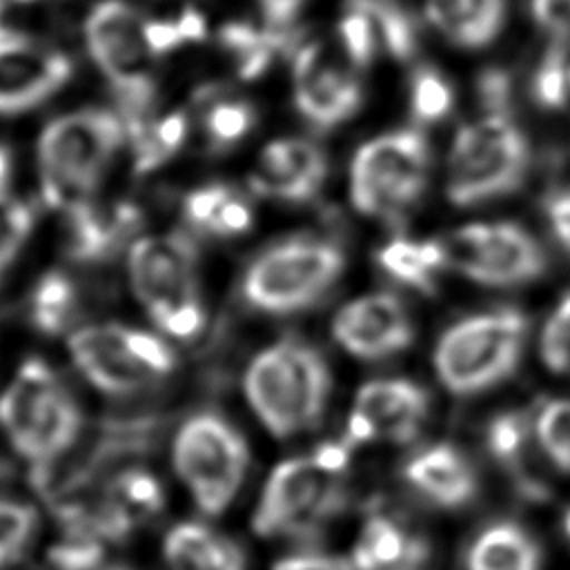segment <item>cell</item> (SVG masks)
<instances>
[{"instance_id": "obj_52", "label": "cell", "mask_w": 570, "mask_h": 570, "mask_svg": "<svg viewBox=\"0 0 570 570\" xmlns=\"http://www.w3.org/2000/svg\"><path fill=\"white\" fill-rule=\"evenodd\" d=\"M566 534L570 537V512L566 514Z\"/></svg>"}, {"instance_id": "obj_28", "label": "cell", "mask_w": 570, "mask_h": 570, "mask_svg": "<svg viewBox=\"0 0 570 570\" xmlns=\"http://www.w3.org/2000/svg\"><path fill=\"white\" fill-rule=\"evenodd\" d=\"M38 517L31 505L0 499V568L16 561L31 543Z\"/></svg>"}, {"instance_id": "obj_14", "label": "cell", "mask_w": 570, "mask_h": 570, "mask_svg": "<svg viewBox=\"0 0 570 570\" xmlns=\"http://www.w3.org/2000/svg\"><path fill=\"white\" fill-rule=\"evenodd\" d=\"M294 98L307 120L332 127L356 111L361 87L352 71L327 53L325 45L309 42L294 62Z\"/></svg>"}, {"instance_id": "obj_47", "label": "cell", "mask_w": 570, "mask_h": 570, "mask_svg": "<svg viewBox=\"0 0 570 570\" xmlns=\"http://www.w3.org/2000/svg\"><path fill=\"white\" fill-rule=\"evenodd\" d=\"M265 22V29L272 31H289V24L294 20V16L298 13L303 0H258Z\"/></svg>"}, {"instance_id": "obj_36", "label": "cell", "mask_w": 570, "mask_h": 570, "mask_svg": "<svg viewBox=\"0 0 570 570\" xmlns=\"http://www.w3.org/2000/svg\"><path fill=\"white\" fill-rule=\"evenodd\" d=\"M541 356L552 372H570V294L543 327Z\"/></svg>"}, {"instance_id": "obj_29", "label": "cell", "mask_w": 570, "mask_h": 570, "mask_svg": "<svg viewBox=\"0 0 570 570\" xmlns=\"http://www.w3.org/2000/svg\"><path fill=\"white\" fill-rule=\"evenodd\" d=\"M338 33H341L345 56L350 58L352 65L363 67L372 60L379 42V33H376L374 18L363 0L347 2L345 16L341 18V24H338Z\"/></svg>"}, {"instance_id": "obj_40", "label": "cell", "mask_w": 570, "mask_h": 570, "mask_svg": "<svg viewBox=\"0 0 570 570\" xmlns=\"http://www.w3.org/2000/svg\"><path fill=\"white\" fill-rule=\"evenodd\" d=\"M548 225L561 247L570 254V189H554L543 200Z\"/></svg>"}, {"instance_id": "obj_22", "label": "cell", "mask_w": 570, "mask_h": 570, "mask_svg": "<svg viewBox=\"0 0 570 570\" xmlns=\"http://www.w3.org/2000/svg\"><path fill=\"white\" fill-rule=\"evenodd\" d=\"M425 548L407 537L394 521L372 517L352 554L356 570H414L421 566Z\"/></svg>"}, {"instance_id": "obj_10", "label": "cell", "mask_w": 570, "mask_h": 570, "mask_svg": "<svg viewBox=\"0 0 570 570\" xmlns=\"http://www.w3.org/2000/svg\"><path fill=\"white\" fill-rule=\"evenodd\" d=\"M338 472L314 456L289 459L269 474L252 525L261 537H307L343 505Z\"/></svg>"}, {"instance_id": "obj_23", "label": "cell", "mask_w": 570, "mask_h": 570, "mask_svg": "<svg viewBox=\"0 0 570 570\" xmlns=\"http://www.w3.org/2000/svg\"><path fill=\"white\" fill-rule=\"evenodd\" d=\"M470 570H539L534 541L512 523H497L481 532L468 554Z\"/></svg>"}, {"instance_id": "obj_1", "label": "cell", "mask_w": 570, "mask_h": 570, "mask_svg": "<svg viewBox=\"0 0 570 570\" xmlns=\"http://www.w3.org/2000/svg\"><path fill=\"white\" fill-rule=\"evenodd\" d=\"M125 134L122 118L105 109L76 111L49 122L38 142L45 203L71 209L89 200Z\"/></svg>"}, {"instance_id": "obj_11", "label": "cell", "mask_w": 570, "mask_h": 570, "mask_svg": "<svg viewBox=\"0 0 570 570\" xmlns=\"http://www.w3.org/2000/svg\"><path fill=\"white\" fill-rule=\"evenodd\" d=\"M441 245L448 265L483 285H519L546 269L541 247L512 223H474Z\"/></svg>"}, {"instance_id": "obj_7", "label": "cell", "mask_w": 570, "mask_h": 570, "mask_svg": "<svg viewBox=\"0 0 570 570\" xmlns=\"http://www.w3.org/2000/svg\"><path fill=\"white\" fill-rule=\"evenodd\" d=\"M428 145L414 129L379 136L363 145L350 171V196L367 216L396 218L419 200L428 180Z\"/></svg>"}, {"instance_id": "obj_41", "label": "cell", "mask_w": 570, "mask_h": 570, "mask_svg": "<svg viewBox=\"0 0 570 570\" xmlns=\"http://www.w3.org/2000/svg\"><path fill=\"white\" fill-rule=\"evenodd\" d=\"M203 325V307L198 305L196 298L185 301L180 305H176L160 323V327L178 338H187L194 336Z\"/></svg>"}, {"instance_id": "obj_20", "label": "cell", "mask_w": 570, "mask_h": 570, "mask_svg": "<svg viewBox=\"0 0 570 570\" xmlns=\"http://www.w3.org/2000/svg\"><path fill=\"white\" fill-rule=\"evenodd\" d=\"M163 552L171 570H247L234 541L196 521L176 523L165 537Z\"/></svg>"}, {"instance_id": "obj_42", "label": "cell", "mask_w": 570, "mask_h": 570, "mask_svg": "<svg viewBox=\"0 0 570 570\" xmlns=\"http://www.w3.org/2000/svg\"><path fill=\"white\" fill-rule=\"evenodd\" d=\"M481 100L488 107V114H508V98H510V80L503 71L490 69L479 80Z\"/></svg>"}, {"instance_id": "obj_4", "label": "cell", "mask_w": 570, "mask_h": 570, "mask_svg": "<svg viewBox=\"0 0 570 570\" xmlns=\"http://www.w3.org/2000/svg\"><path fill=\"white\" fill-rule=\"evenodd\" d=\"M91 58L111 80L127 136L145 127L154 102L151 51L145 40V20L122 0H102L85 22Z\"/></svg>"}, {"instance_id": "obj_32", "label": "cell", "mask_w": 570, "mask_h": 570, "mask_svg": "<svg viewBox=\"0 0 570 570\" xmlns=\"http://www.w3.org/2000/svg\"><path fill=\"white\" fill-rule=\"evenodd\" d=\"M102 543L89 532L65 530V537L49 550V563L56 570H96L105 554Z\"/></svg>"}, {"instance_id": "obj_24", "label": "cell", "mask_w": 570, "mask_h": 570, "mask_svg": "<svg viewBox=\"0 0 570 570\" xmlns=\"http://www.w3.org/2000/svg\"><path fill=\"white\" fill-rule=\"evenodd\" d=\"M379 263L394 278L421 292H432L434 272L448 265L443 245L434 240H392L379 252Z\"/></svg>"}, {"instance_id": "obj_50", "label": "cell", "mask_w": 570, "mask_h": 570, "mask_svg": "<svg viewBox=\"0 0 570 570\" xmlns=\"http://www.w3.org/2000/svg\"><path fill=\"white\" fill-rule=\"evenodd\" d=\"M9 171H11V158H9V151L4 147H0V187H4L7 178H9Z\"/></svg>"}, {"instance_id": "obj_54", "label": "cell", "mask_w": 570, "mask_h": 570, "mask_svg": "<svg viewBox=\"0 0 570 570\" xmlns=\"http://www.w3.org/2000/svg\"><path fill=\"white\" fill-rule=\"evenodd\" d=\"M22 2H27V0H22Z\"/></svg>"}, {"instance_id": "obj_5", "label": "cell", "mask_w": 570, "mask_h": 570, "mask_svg": "<svg viewBox=\"0 0 570 570\" xmlns=\"http://www.w3.org/2000/svg\"><path fill=\"white\" fill-rule=\"evenodd\" d=\"M528 142L508 114H488L459 129L448 163V198L456 207L503 196L519 187Z\"/></svg>"}, {"instance_id": "obj_30", "label": "cell", "mask_w": 570, "mask_h": 570, "mask_svg": "<svg viewBox=\"0 0 570 570\" xmlns=\"http://www.w3.org/2000/svg\"><path fill=\"white\" fill-rule=\"evenodd\" d=\"M537 441L554 465L570 472V401H552L539 412Z\"/></svg>"}, {"instance_id": "obj_26", "label": "cell", "mask_w": 570, "mask_h": 570, "mask_svg": "<svg viewBox=\"0 0 570 570\" xmlns=\"http://www.w3.org/2000/svg\"><path fill=\"white\" fill-rule=\"evenodd\" d=\"M370 9L379 40L385 45L387 53L399 60H410L416 51V29L412 18L394 0H363Z\"/></svg>"}, {"instance_id": "obj_38", "label": "cell", "mask_w": 570, "mask_h": 570, "mask_svg": "<svg viewBox=\"0 0 570 570\" xmlns=\"http://www.w3.org/2000/svg\"><path fill=\"white\" fill-rule=\"evenodd\" d=\"M229 198L227 187L223 185H209L203 189H196L185 200V214L187 218L198 227H212L220 205Z\"/></svg>"}, {"instance_id": "obj_27", "label": "cell", "mask_w": 570, "mask_h": 570, "mask_svg": "<svg viewBox=\"0 0 570 570\" xmlns=\"http://www.w3.org/2000/svg\"><path fill=\"white\" fill-rule=\"evenodd\" d=\"M76 303L73 285L62 274H47L33 292V321L42 332H60L71 318Z\"/></svg>"}, {"instance_id": "obj_49", "label": "cell", "mask_w": 570, "mask_h": 570, "mask_svg": "<svg viewBox=\"0 0 570 570\" xmlns=\"http://www.w3.org/2000/svg\"><path fill=\"white\" fill-rule=\"evenodd\" d=\"M176 24H178L183 40H203L207 33L205 18L196 9H185L180 20H176Z\"/></svg>"}, {"instance_id": "obj_31", "label": "cell", "mask_w": 570, "mask_h": 570, "mask_svg": "<svg viewBox=\"0 0 570 570\" xmlns=\"http://www.w3.org/2000/svg\"><path fill=\"white\" fill-rule=\"evenodd\" d=\"M570 91V65L563 40H557L534 73V98L543 107H561Z\"/></svg>"}, {"instance_id": "obj_48", "label": "cell", "mask_w": 570, "mask_h": 570, "mask_svg": "<svg viewBox=\"0 0 570 570\" xmlns=\"http://www.w3.org/2000/svg\"><path fill=\"white\" fill-rule=\"evenodd\" d=\"M325 470L343 474L347 461H350V450L345 443H323L314 454H312Z\"/></svg>"}, {"instance_id": "obj_6", "label": "cell", "mask_w": 570, "mask_h": 570, "mask_svg": "<svg viewBox=\"0 0 570 570\" xmlns=\"http://www.w3.org/2000/svg\"><path fill=\"white\" fill-rule=\"evenodd\" d=\"M525 330V318L514 309L472 316L450 327L434 352L441 383L454 394L492 387L517 367Z\"/></svg>"}, {"instance_id": "obj_3", "label": "cell", "mask_w": 570, "mask_h": 570, "mask_svg": "<svg viewBox=\"0 0 570 570\" xmlns=\"http://www.w3.org/2000/svg\"><path fill=\"white\" fill-rule=\"evenodd\" d=\"M0 423L13 450L33 465L60 459L85 428L76 401L38 358L27 361L0 396Z\"/></svg>"}, {"instance_id": "obj_21", "label": "cell", "mask_w": 570, "mask_h": 570, "mask_svg": "<svg viewBox=\"0 0 570 570\" xmlns=\"http://www.w3.org/2000/svg\"><path fill=\"white\" fill-rule=\"evenodd\" d=\"M430 24L456 47L479 49L503 24V0H425Z\"/></svg>"}, {"instance_id": "obj_18", "label": "cell", "mask_w": 570, "mask_h": 570, "mask_svg": "<svg viewBox=\"0 0 570 570\" xmlns=\"http://www.w3.org/2000/svg\"><path fill=\"white\" fill-rule=\"evenodd\" d=\"M69 254L76 261H105L120 249L125 238L140 225V212L129 203L98 209L89 200L67 209Z\"/></svg>"}, {"instance_id": "obj_37", "label": "cell", "mask_w": 570, "mask_h": 570, "mask_svg": "<svg viewBox=\"0 0 570 570\" xmlns=\"http://www.w3.org/2000/svg\"><path fill=\"white\" fill-rule=\"evenodd\" d=\"M122 336H125L127 350H129L149 372H154L156 376L174 370V365H176L174 352H171L160 338H156L154 334L125 327Z\"/></svg>"}, {"instance_id": "obj_17", "label": "cell", "mask_w": 570, "mask_h": 570, "mask_svg": "<svg viewBox=\"0 0 570 570\" xmlns=\"http://www.w3.org/2000/svg\"><path fill=\"white\" fill-rule=\"evenodd\" d=\"M354 410L370 421L374 439L405 443L428 416V394L410 381H370L358 390Z\"/></svg>"}, {"instance_id": "obj_34", "label": "cell", "mask_w": 570, "mask_h": 570, "mask_svg": "<svg viewBox=\"0 0 570 570\" xmlns=\"http://www.w3.org/2000/svg\"><path fill=\"white\" fill-rule=\"evenodd\" d=\"M452 109L450 85L432 69H421L412 82V111L419 120H441Z\"/></svg>"}, {"instance_id": "obj_45", "label": "cell", "mask_w": 570, "mask_h": 570, "mask_svg": "<svg viewBox=\"0 0 570 570\" xmlns=\"http://www.w3.org/2000/svg\"><path fill=\"white\" fill-rule=\"evenodd\" d=\"M154 136L160 142V147L165 149L167 156L176 154L178 147L183 145L185 136H187V118L180 111H174L169 116H165L163 120L154 122Z\"/></svg>"}, {"instance_id": "obj_53", "label": "cell", "mask_w": 570, "mask_h": 570, "mask_svg": "<svg viewBox=\"0 0 570 570\" xmlns=\"http://www.w3.org/2000/svg\"><path fill=\"white\" fill-rule=\"evenodd\" d=\"M114 570H122V568H114Z\"/></svg>"}, {"instance_id": "obj_9", "label": "cell", "mask_w": 570, "mask_h": 570, "mask_svg": "<svg viewBox=\"0 0 570 570\" xmlns=\"http://www.w3.org/2000/svg\"><path fill=\"white\" fill-rule=\"evenodd\" d=\"M171 459L194 503L205 514H220L243 483L249 452L225 419L198 414L180 428Z\"/></svg>"}, {"instance_id": "obj_25", "label": "cell", "mask_w": 570, "mask_h": 570, "mask_svg": "<svg viewBox=\"0 0 570 570\" xmlns=\"http://www.w3.org/2000/svg\"><path fill=\"white\" fill-rule=\"evenodd\" d=\"M488 445L501 463L519 472L521 483H528L532 490L539 488V481L528 472L530 432L519 414L497 416L488 430Z\"/></svg>"}, {"instance_id": "obj_46", "label": "cell", "mask_w": 570, "mask_h": 570, "mask_svg": "<svg viewBox=\"0 0 570 570\" xmlns=\"http://www.w3.org/2000/svg\"><path fill=\"white\" fill-rule=\"evenodd\" d=\"M145 40H147V47L154 56L171 51L174 47L185 42L180 31H178V24L176 22H165V20L145 22Z\"/></svg>"}, {"instance_id": "obj_15", "label": "cell", "mask_w": 570, "mask_h": 570, "mask_svg": "<svg viewBox=\"0 0 570 570\" xmlns=\"http://www.w3.org/2000/svg\"><path fill=\"white\" fill-rule=\"evenodd\" d=\"M334 338L354 356L383 358L412 341V323L392 294H367L345 305L332 325Z\"/></svg>"}, {"instance_id": "obj_12", "label": "cell", "mask_w": 570, "mask_h": 570, "mask_svg": "<svg viewBox=\"0 0 570 570\" xmlns=\"http://www.w3.org/2000/svg\"><path fill=\"white\" fill-rule=\"evenodd\" d=\"M194 265L196 247L185 234L147 236L131 245V283L158 325L176 305L196 298Z\"/></svg>"}, {"instance_id": "obj_2", "label": "cell", "mask_w": 570, "mask_h": 570, "mask_svg": "<svg viewBox=\"0 0 570 570\" xmlns=\"http://www.w3.org/2000/svg\"><path fill=\"white\" fill-rule=\"evenodd\" d=\"M327 392V365L312 347L296 341L267 347L245 374V394L254 412L278 439L314 425L325 407Z\"/></svg>"}, {"instance_id": "obj_8", "label": "cell", "mask_w": 570, "mask_h": 570, "mask_svg": "<svg viewBox=\"0 0 570 570\" xmlns=\"http://www.w3.org/2000/svg\"><path fill=\"white\" fill-rule=\"evenodd\" d=\"M336 245L296 238L267 249L245 274V298L265 312L289 314L316 303L341 276Z\"/></svg>"}, {"instance_id": "obj_19", "label": "cell", "mask_w": 570, "mask_h": 570, "mask_svg": "<svg viewBox=\"0 0 570 570\" xmlns=\"http://www.w3.org/2000/svg\"><path fill=\"white\" fill-rule=\"evenodd\" d=\"M407 483L443 508L468 503L476 492V476L452 445H434L405 465Z\"/></svg>"}, {"instance_id": "obj_44", "label": "cell", "mask_w": 570, "mask_h": 570, "mask_svg": "<svg viewBox=\"0 0 570 570\" xmlns=\"http://www.w3.org/2000/svg\"><path fill=\"white\" fill-rule=\"evenodd\" d=\"M272 570H356V568L352 566V561H343L338 557L305 552V554H292V557L278 559Z\"/></svg>"}, {"instance_id": "obj_39", "label": "cell", "mask_w": 570, "mask_h": 570, "mask_svg": "<svg viewBox=\"0 0 570 570\" xmlns=\"http://www.w3.org/2000/svg\"><path fill=\"white\" fill-rule=\"evenodd\" d=\"M532 16L554 40L570 36V0H532Z\"/></svg>"}, {"instance_id": "obj_43", "label": "cell", "mask_w": 570, "mask_h": 570, "mask_svg": "<svg viewBox=\"0 0 570 570\" xmlns=\"http://www.w3.org/2000/svg\"><path fill=\"white\" fill-rule=\"evenodd\" d=\"M249 225H252L249 207L243 200H238L229 194V198L220 205V209H218L209 229L218 232V234H240Z\"/></svg>"}, {"instance_id": "obj_16", "label": "cell", "mask_w": 570, "mask_h": 570, "mask_svg": "<svg viewBox=\"0 0 570 570\" xmlns=\"http://www.w3.org/2000/svg\"><path fill=\"white\" fill-rule=\"evenodd\" d=\"M122 332V325H94L69 338L78 370L107 394L138 392L156 376L127 350Z\"/></svg>"}, {"instance_id": "obj_13", "label": "cell", "mask_w": 570, "mask_h": 570, "mask_svg": "<svg viewBox=\"0 0 570 570\" xmlns=\"http://www.w3.org/2000/svg\"><path fill=\"white\" fill-rule=\"evenodd\" d=\"M69 76L67 56L9 33L0 40V114H20L40 105Z\"/></svg>"}, {"instance_id": "obj_51", "label": "cell", "mask_w": 570, "mask_h": 570, "mask_svg": "<svg viewBox=\"0 0 570 570\" xmlns=\"http://www.w3.org/2000/svg\"><path fill=\"white\" fill-rule=\"evenodd\" d=\"M0 16H2V4H0ZM7 36H9V33L2 29V20H0V40H2V38H7Z\"/></svg>"}, {"instance_id": "obj_33", "label": "cell", "mask_w": 570, "mask_h": 570, "mask_svg": "<svg viewBox=\"0 0 570 570\" xmlns=\"http://www.w3.org/2000/svg\"><path fill=\"white\" fill-rule=\"evenodd\" d=\"M33 225V209L0 191V269L18 254Z\"/></svg>"}, {"instance_id": "obj_35", "label": "cell", "mask_w": 570, "mask_h": 570, "mask_svg": "<svg viewBox=\"0 0 570 570\" xmlns=\"http://www.w3.org/2000/svg\"><path fill=\"white\" fill-rule=\"evenodd\" d=\"M254 122V111L247 102L243 100H227L218 102L209 114H207V134L214 147H229L236 140H240Z\"/></svg>"}]
</instances>
